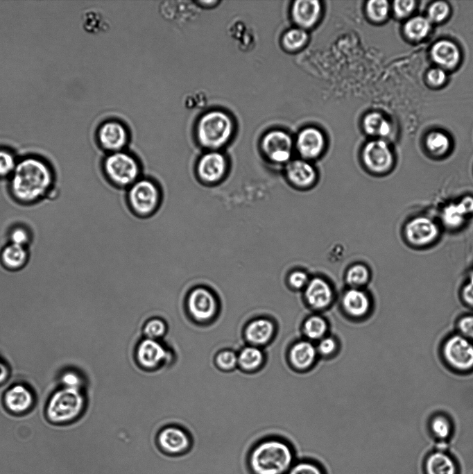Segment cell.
<instances>
[{
  "label": "cell",
  "instance_id": "obj_1",
  "mask_svg": "<svg viewBox=\"0 0 473 474\" xmlns=\"http://www.w3.org/2000/svg\"><path fill=\"white\" fill-rule=\"evenodd\" d=\"M9 178L11 195L24 204H31L43 198L54 183L51 168L46 162L35 157L19 161Z\"/></svg>",
  "mask_w": 473,
  "mask_h": 474
},
{
  "label": "cell",
  "instance_id": "obj_2",
  "mask_svg": "<svg viewBox=\"0 0 473 474\" xmlns=\"http://www.w3.org/2000/svg\"><path fill=\"white\" fill-rule=\"evenodd\" d=\"M295 461L294 449L289 442L270 437L251 448L248 466L252 474H286Z\"/></svg>",
  "mask_w": 473,
  "mask_h": 474
},
{
  "label": "cell",
  "instance_id": "obj_3",
  "mask_svg": "<svg viewBox=\"0 0 473 474\" xmlns=\"http://www.w3.org/2000/svg\"><path fill=\"white\" fill-rule=\"evenodd\" d=\"M234 130L231 117L221 110L207 112L196 125L198 143L207 151H220L230 139Z\"/></svg>",
  "mask_w": 473,
  "mask_h": 474
},
{
  "label": "cell",
  "instance_id": "obj_4",
  "mask_svg": "<svg viewBox=\"0 0 473 474\" xmlns=\"http://www.w3.org/2000/svg\"><path fill=\"white\" fill-rule=\"evenodd\" d=\"M85 406V398L81 390L63 387L51 396L46 407V416L52 423L67 424L82 414Z\"/></svg>",
  "mask_w": 473,
  "mask_h": 474
},
{
  "label": "cell",
  "instance_id": "obj_5",
  "mask_svg": "<svg viewBox=\"0 0 473 474\" xmlns=\"http://www.w3.org/2000/svg\"><path fill=\"white\" fill-rule=\"evenodd\" d=\"M126 201L136 217L147 218L159 210L162 201V189L153 178L141 176L127 189Z\"/></svg>",
  "mask_w": 473,
  "mask_h": 474
},
{
  "label": "cell",
  "instance_id": "obj_6",
  "mask_svg": "<svg viewBox=\"0 0 473 474\" xmlns=\"http://www.w3.org/2000/svg\"><path fill=\"white\" fill-rule=\"evenodd\" d=\"M103 171L108 181L119 189H128L141 177L139 161L123 151L107 155L103 162Z\"/></svg>",
  "mask_w": 473,
  "mask_h": 474
},
{
  "label": "cell",
  "instance_id": "obj_7",
  "mask_svg": "<svg viewBox=\"0 0 473 474\" xmlns=\"http://www.w3.org/2000/svg\"><path fill=\"white\" fill-rule=\"evenodd\" d=\"M229 161L220 151H207L197 160L194 174L200 183L213 187L222 183L227 176Z\"/></svg>",
  "mask_w": 473,
  "mask_h": 474
},
{
  "label": "cell",
  "instance_id": "obj_8",
  "mask_svg": "<svg viewBox=\"0 0 473 474\" xmlns=\"http://www.w3.org/2000/svg\"><path fill=\"white\" fill-rule=\"evenodd\" d=\"M442 353L452 369L461 372L473 369V341L458 333L445 340Z\"/></svg>",
  "mask_w": 473,
  "mask_h": 474
},
{
  "label": "cell",
  "instance_id": "obj_9",
  "mask_svg": "<svg viewBox=\"0 0 473 474\" xmlns=\"http://www.w3.org/2000/svg\"><path fill=\"white\" fill-rule=\"evenodd\" d=\"M266 160L283 167L292 160L293 144L291 137L282 130H272L264 135L261 144Z\"/></svg>",
  "mask_w": 473,
  "mask_h": 474
},
{
  "label": "cell",
  "instance_id": "obj_10",
  "mask_svg": "<svg viewBox=\"0 0 473 474\" xmlns=\"http://www.w3.org/2000/svg\"><path fill=\"white\" fill-rule=\"evenodd\" d=\"M363 167L375 175H381L390 171L393 164V155L387 144L381 139L368 142L361 152Z\"/></svg>",
  "mask_w": 473,
  "mask_h": 474
},
{
  "label": "cell",
  "instance_id": "obj_11",
  "mask_svg": "<svg viewBox=\"0 0 473 474\" xmlns=\"http://www.w3.org/2000/svg\"><path fill=\"white\" fill-rule=\"evenodd\" d=\"M188 310L197 321L203 323L215 316L218 301L209 287L199 285L191 289L187 297Z\"/></svg>",
  "mask_w": 473,
  "mask_h": 474
},
{
  "label": "cell",
  "instance_id": "obj_12",
  "mask_svg": "<svg viewBox=\"0 0 473 474\" xmlns=\"http://www.w3.org/2000/svg\"><path fill=\"white\" fill-rule=\"evenodd\" d=\"M283 174L290 186L300 191L313 188L319 178L318 170L312 162L300 158L291 160L283 167Z\"/></svg>",
  "mask_w": 473,
  "mask_h": 474
},
{
  "label": "cell",
  "instance_id": "obj_13",
  "mask_svg": "<svg viewBox=\"0 0 473 474\" xmlns=\"http://www.w3.org/2000/svg\"><path fill=\"white\" fill-rule=\"evenodd\" d=\"M404 237L410 244L425 246L432 244L439 236L438 224L425 216H418L410 219L404 228Z\"/></svg>",
  "mask_w": 473,
  "mask_h": 474
},
{
  "label": "cell",
  "instance_id": "obj_14",
  "mask_svg": "<svg viewBox=\"0 0 473 474\" xmlns=\"http://www.w3.org/2000/svg\"><path fill=\"white\" fill-rule=\"evenodd\" d=\"M307 304L316 310L327 308L333 302L334 290L332 284L322 276L311 277L303 289Z\"/></svg>",
  "mask_w": 473,
  "mask_h": 474
},
{
  "label": "cell",
  "instance_id": "obj_15",
  "mask_svg": "<svg viewBox=\"0 0 473 474\" xmlns=\"http://www.w3.org/2000/svg\"><path fill=\"white\" fill-rule=\"evenodd\" d=\"M325 145V141L322 133L313 127L302 130L295 141V149L300 158L310 162L322 154Z\"/></svg>",
  "mask_w": 473,
  "mask_h": 474
},
{
  "label": "cell",
  "instance_id": "obj_16",
  "mask_svg": "<svg viewBox=\"0 0 473 474\" xmlns=\"http://www.w3.org/2000/svg\"><path fill=\"white\" fill-rule=\"evenodd\" d=\"M98 138L101 146L104 149L114 153L122 151L128 142V134L122 124L116 121H110L100 127Z\"/></svg>",
  "mask_w": 473,
  "mask_h": 474
},
{
  "label": "cell",
  "instance_id": "obj_17",
  "mask_svg": "<svg viewBox=\"0 0 473 474\" xmlns=\"http://www.w3.org/2000/svg\"><path fill=\"white\" fill-rule=\"evenodd\" d=\"M341 305L350 316L361 318L370 312L371 300L363 289L348 287L342 295Z\"/></svg>",
  "mask_w": 473,
  "mask_h": 474
},
{
  "label": "cell",
  "instance_id": "obj_18",
  "mask_svg": "<svg viewBox=\"0 0 473 474\" xmlns=\"http://www.w3.org/2000/svg\"><path fill=\"white\" fill-rule=\"evenodd\" d=\"M34 395L31 389L24 384L12 386L5 393L3 403L11 413L22 414L28 412L34 404Z\"/></svg>",
  "mask_w": 473,
  "mask_h": 474
},
{
  "label": "cell",
  "instance_id": "obj_19",
  "mask_svg": "<svg viewBox=\"0 0 473 474\" xmlns=\"http://www.w3.org/2000/svg\"><path fill=\"white\" fill-rule=\"evenodd\" d=\"M136 355L141 366L155 369L166 360L167 351L157 341L146 338L138 345Z\"/></svg>",
  "mask_w": 473,
  "mask_h": 474
},
{
  "label": "cell",
  "instance_id": "obj_20",
  "mask_svg": "<svg viewBox=\"0 0 473 474\" xmlns=\"http://www.w3.org/2000/svg\"><path fill=\"white\" fill-rule=\"evenodd\" d=\"M161 449L169 454H178L186 451L189 447L187 434L177 427H167L162 429L157 437Z\"/></svg>",
  "mask_w": 473,
  "mask_h": 474
},
{
  "label": "cell",
  "instance_id": "obj_21",
  "mask_svg": "<svg viewBox=\"0 0 473 474\" xmlns=\"http://www.w3.org/2000/svg\"><path fill=\"white\" fill-rule=\"evenodd\" d=\"M321 12V5L317 0H298L292 6V17L300 28H309L317 22Z\"/></svg>",
  "mask_w": 473,
  "mask_h": 474
},
{
  "label": "cell",
  "instance_id": "obj_22",
  "mask_svg": "<svg viewBox=\"0 0 473 474\" xmlns=\"http://www.w3.org/2000/svg\"><path fill=\"white\" fill-rule=\"evenodd\" d=\"M275 331V325L270 320L266 318H257L246 325L244 335L250 345L259 347L272 339Z\"/></svg>",
  "mask_w": 473,
  "mask_h": 474
},
{
  "label": "cell",
  "instance_id": "obj_23",
  "mask_svg": "<svg viewBox=\"0 0 473 474\" xmlns=\"http://www.w3.org/2000/svg\"><path fill=\"white\" fill-rule=\"evenodd\" d=\"M318 355L316 346L311 341L301 340L290 348L289 359L291 364L298 370H306L314 363Z\"/></svg>",
  "mask_w": 473,
  "mask_h": 474
},
{
  "label": "cell",
  "instance_id": "obj_24",
  "mask_svg": "<svg viewBox=\"0 0 473 474\" xmlns=\"http://www.w3.org/2000/svg\"><path fill=\"white\" fill-rule=\"evenodd\" d=\"M28 251L26 246L9 243L0 253L1 264L10 271L19 270L24 267L28 260Z\"/></svg>",
  "mask_w": 473,
  "mask_h": 474
},
{
  "label": "cell",
  "instance_id": "obj_25",
  "mask_svg": "<svg viewBox=\"0 0 473 474\" xmlns=\"http://www.w3.org/2000/svg\"><path fill=\"white\" fill-rule=\"evenodd\" d=\"M431 54L435 62L445 68L454 67L460 57L457 46L448 40H440L435 43L431 48Z\"/></svg>",
  "mask_w": 473,
  "mask_h": 474
},
{
  "label": "cell",
  "instance_id": "obj_26",
  "mask_svg": "<svg viewBox=\"0 0 473 474\" xmlns=\"http://www.w3.org/2000/svg\"><path fill=\"white\" fill-rule=\"evenodd\" d=\"M427 474H456L453 459L442 452H435L427 458L425 464Z\"/></svg>",
  "mask_w": 473,
  "mask_h": 474
},
{
  "label": "cell",
  "instance_id": "obj_27",
  "mask_svg": "<svg viewBox=\"0 0 473 474\" xmlns=\"http://www.w3.org/2000/svg\"><path fill=\"white\" fill-rule=\"evenodd\" d=\"M196 10L195 6L189 1H165L161 6L163 16L178 21L189 19L196 14Z\"/></svg>",
  "mask_w": 473,
  "mask_h": 474
},
{
  "label": "cell",
  "instance_id": "obj_28",
  "mask_svg": "<svg viewBox=\"0 0 473 474\" xmlns=\"http://www.w3.org/2000/svg\"><path fill=\"white\" fill-rule=\"evenodd\" d=\"M371 272L369 267L361 262L350 265L344 275V280L348 287L363 289L370 281Z\"/></svg>",
  "mask_w": 473,
  "mask_h": 474
},
{
  "label": "cell",
  "instance_id": "obj_29",
  "mask_svg": "<svg viewBox=\"0 0 473 474\" xmlns=\"http://www.w3.org/2000/svg\"><path fill=\"white\" fill-rule=\"evenodd\" d=\"M238 365L244 371H252L259 368L264 359L260 347L249 345L243 347L237 355Z\"/></svg>",
  "mask_w": 473,
  "mask_h": 474
},
{
  "label": "cell",
  "instance_id": "obj_30",
  "mask_svg": "<svg viewBox=\"0 0 473 474\" xmlns=\"http://www.w3.org/2000/svg\"><path fill=\"white\" fill-rule=\"evenodd\" d=\"M328 323L325 318L318 314L307 317L302 325V331L309 341H319L326 336Z\"/></svg>",
  "mask_w": 473,
  "mask_h": 474
},
{
  "label": "cell",
  "instance_id": "obj_31",
  "mask_svg": "<svg viewBox=\"0 0 473 474\" xmlns=\"http://www.w3.org/2000/svg\"><path fill=\"white\" fill-rule=\"evenodd\" d=\"M363 126L365 131L370 135L385 137L390 132L388 121L377 112L368 114L363 119Z\"/></svg>",
  "mask_w": 473,
  "mask_h": 474
},
{
  "label": "cell",
  "instance_id": "obj_32",
  "mask_svg": "<svg viewBox=\"0 0 473 474\" xmlns=\"http://www.w3.org/2000/svg\"><path fill=\"white\" fill-rule=\"evenodd\" d=\"M466 217L458 203L446 205L441 212L442 223L450 229H456L462 226Z\"/></svg>",
  "mask_w": 473,
  "mask_h": 474
},
{
  "label": "cell",
  "instance_id": "obj_33",
  "mask_svg": "<svg viewBox=\"0 0 473 474\" xmlns=\"http://www.w3.org/2000/svg\"><path fill=\"white\" fill-rule=\"evenodd\" d=\"M430 29V21L422 16L410 19L404 26V32L408 37L412 40H420L424 37Z\"/></svg>",
  "mask_w": 473,
  "mask_h": 474
},
{
  "label": "cell",
  "instance_id": "obj_34",
  "mask_svg": "<svg viewBox=\"0 0 473 474\" xmlns=\"http://www.w3.org/2000/svg\"><path fill=\"white\" fill-rule=\"evenodd\" d=\"M426 146L434 155H444L449 149L450 142L448 137L440 132H432L426 139Z\"/></svg>",
  "mask_w": 473,
  "mask_h": 474
},
{
  "label": "cell",
  "instance_id": "obj_35",
  "mask_svg": "<svg viewBox=\"0 0 473 474\" xmlns=\"http://www.w3.org/2000/svg\"><path fill=\"white\" fill-rule=\"evenodd\" d=\"M308 40V34L302 28H292L282 37V44L285 49L294 51L301 49Z\"/></svg>",
  "mask_w": 473,
  "mask_h": 474
},
{
  "label": "cell",
  "instance_id": "obj_36",
  "mask_svg": "<svg viewBox=\"0 0 473 474\" xmlns=\"http://www.w3.org/2000/svg\"><path fill=\"white\" fill-rule=\"evenodd\" d=\"M431 431L440 440L447 439L452 433L450 421L442 415L434 416L430 423Z\"/></svg>",
  "mask_w": 473,
  "mask_h": 474
},
{
  "label": "cell",
  "instance_id": "obj_37",
  "mask_svg": "<svg viewBox=\"0 0 473 474\" xmlns=\"http://www.w3.org/2000/svg\"><path fill=\"white\" fill-rule=\"evenodd\" d=\"M286 474H325L322 466L314 461H295Z\"/></svg>",
  "mask_w": 473,
  "mask_h": 474
},
{
  "label": "cell",
  "instance_id": "obj_38",
  "mask_svg": "<svg viewBox=\"0 0 473 474\" xmlns=\"http://www.w3.org/2000/svg\"><path fill=\"white\" fill-rule=\"evenodd\" d=\"M388 3L385 0H371L366 4L367 14L374 22L384 20L388 15Z\"/></svg>",
  "mask_w": 473,
  "mask_h": 474
},
{
  "label": "cell",
  "instance_id": "obj_39",
  "mask_svg": "<svg viewBox=\"0 0 473 474\" xmlns=\"http://www.w3.org/2000/svg\"><path fill=\"white\" fill-rule=\"evenodd\" d=\"M83 25L84 28L89 33H97L104 31L106 23L101 14L96 11H88L83 17Z\"/></svg>",
  "mask_w": 473,
  "mask_h": 474
},
{
  "label": "cell",
  "instance_id": "obj_40",
  "mask_svg": "<svg viewBox=\"0 0 473 474\" xmlns=\"http://www.w3.org/2000/svg\"><path fill=\"white\" fill-rule=\"evenodd\" d=\"M166 330V324L163 320L152 319L144 325V334L148 339L156 340L163 337Z\"/></svg>",
  "mask_w": 473,
  "mask_h": 474
},
{
  "label": "cell",
  "instance_id": "obj_41",
  "mask_svg": "<svg viewBox=\"0 0 473 474\" xmlns=\"http://www.w3.org/2000/svg\"><path fill=\"white\" fill-rule=\"evenodd\" d=\"M310 278L311 277L306 271L296 269L288 273L286 281L290 288L295 290H303Z\"/></svg>",
  "mask_w": 473,
  "mask_h": 474
},
{
  "label": "cell",
  "instance_id": "obj_42",
  "mask_svg": "<svg viewBox=\"0 0 473 474\" xmlns=\"http://www.w3.org/2000/svg\"><path fill=\"white\" fill-rule=\"evenodd\" d=\"M17 162L10 151L0 149V178H10Z\"/></svg>",
  "mask_w": 473,
  "mask_h": 474
},
{
  "label": "cell",
  "instance_id": "obj_43",
  "mask_svg": "<svg viewBox=\"0 0 473 474\" xmlns=\"http://www.w3.org/2000/svg\"><path fill=\"white\" fill-rule=\"evenodd\" d=\"M215 362L218 368L231 371L238 365L237 354L231 350H223L216 355Z\"/></svg>",
  "mask_w": 473,
  "mask_h": 474
},
{
  "label": "cell",
  "instance_id": "obj_44",
  "mask_svg": "<svg viewBox=\"0 0 473 474\" xmlns=\"http://www.w3.org/2000/svg\"><path fill=\"white\" fill-rule=\"evenodd\" d=\"M63 387L81 390L84 384L82 375L76 371L69 370L61 375Z\"/></svg>",
  "mask_w": 473,
  "mask_h": 474
},
{
  "label": "cell",
  "instance_id": "obj_45",
  "mask_svg": "<svg viewBox=\"0 0 473 474\" xmlns=\"http://www.w3.org/2000/svg\"><path fill=\"white\" fill-rule=\"evenodd\" d=\"M10 243L26 246L29 244L31 236L26 228L19 226L10 230Z\"/></svg>",
  "mask_w": 473,
  "mask_h": 474
},
{
  "label": "cell",
  "instance_id": "obj_46",
  "mask_svg": "<svg viewBox=\"0 0 473 474\" xmlns=\"http://www.w3.org/2000/svg\"><path fill=\"white\" fill-rule=\"evenodd\" d=\"M449 12L448 5L444 1H436L429 8V21L439 22L446 18Z\"/></svg>",
  "mask_w": 473,
  "mask_h": 474
},
{
  "label": "cell",
  "instance_id": "obj_47",
  "mask_svg": "<svg viewBox=\"0 0 473 474\" xmlns=\"http://www.w3.org/2000/svg\"><path fill=\"white\" fill-rule=\"evenodd\" d=\"M337 341L331 336H325L319 341L316 346L318 354L323 357H328L334 354L337 349Z\"/></svg>",
  "mask_w": 473,
  "mask_h": 474
},
{
  "label": "cell",
  "instance_id": "obj_48",
  "mask_svg": "<svg viewBox=\"0 0 473 474\" xmlns=\"http://www.w3.org/2000/svg\"><path fill=\"white\" fill-rule=\"evenodd\" d=\"M458 334L473 341V314L462 316L457 323Z\"/></svg>",
  "mask_w": 473,
  "mask_h": 474
},
{
  "label": "cell",
  "instance_id": "obj_49",
  "mask_svg": "<svg viewBox=\"0 0 473 474\" xmlns=\"http://www.w3.org/2000/svg\"><path fill=\"white\" fill-rule=\"evenodd\" d=\"M415 6L414 1H395L393 10L395 14L399 17H404L409 15Z\"/></svg>",
  "mask_w": 473,
  "mask_h": 474
},
{
  "label": "cell",
  "instance_id": "obj_50",
  "mask_svg": "<svg viewBox=\"0 0 473 474\" xmlns=\"http://www.w3.org/2000/svg\"><path fill=\"white\" fill-rule=\"evenodd\" d=\"M461 297L467 306L473 307V273L470 274L467 282L463 287Z\"/></svg>",
  "mask_w": 473,
  "mask_h": 474
},
{
  "label": "cell",
  "instance_id": "obj_51",
  "mask_svg": "<svg viewBox=\"0 0 473 474\" xmlns=\"http://www.w3.org/2000/svg\"><path fill=\"white\" fill-rule=\"evenodd\" d=\"M427 78L431 84L439 85L445 82L446 74L443 69L440 68H433L428 72Z\"/></svg>",
  "mask_w": 473,
  "mask_h": 474
},
{
  "label": "cell",
  "instance_id": "obj_52",
  "mask_svg": "<svg viewBox=\"0 0 473 474\" xmlns=\"http://www.w3.org/2000/svg\"><path fill=\"white\" fill-rule=\"evenodd\" d=\"M458 203L467 217L473 214V196H465Z\"/></svg>",
  "mask_w": 473,
  "mask_h": 474
},
{
  "label": "cell",
  "instance_id": "obj_53",
  "mask_svg": "<svg viewBox=\"0 0 473 474\" xmlns=\"http://www.w3.org/2000/svg\"><path fill=\"white\" fill-rule=\"evenodd\" d=\"M9 375L10 371L8 366L0 360V385L8 380Z\"/></svg>",
  "mask_w": 473,
  "mask_h": 474
}]
</instances>
